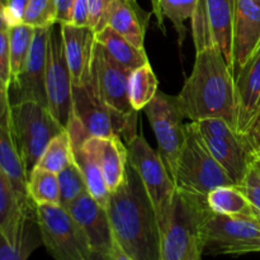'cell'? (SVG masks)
I'll return each mask as SVG.
<instances>
[{"instance_id":"32","label":"cell","mask_w":260,"mask_h":260,"mask_svg":"<svg viewBox=\"0 0 260 260\" xmlns=\"http://www.w3.org/2000/svg\"><path fill=\"white\" fill-rule=\"evenodd\" d=\"M60 184V205L68 207L76 198L88 192L85 179L75 160L57 174Z\"/></svg>"},{"instance_id":"50","label":"cell","mask_w":260,"mask_h":260,"mask_svg":"<svg viewBox=\"0 0 260 260\" xmlns=\"http://www.w3.org/2000/svg\"><path fill=\"white\" fill-rule=\"evenodd\" d=\"M258 119H259V118H258Z\"/></svg>"},{"instance_id":"28","label":"cell","mask_w":260,"mask_h":260,"mask_svg":"<svg viewBox=\"0 0 260 260\" xmlns=\"http://www.w3.org/2000/svg\"><path fill=\"white\" fill-rule=\"evenodd\" d=\"M207 202L215 213L255 217V211L253 206L236 185H222V187L215 188L207 194Z\"/></svg>"},{"instance_id":"35","label":"cell","mask_w":260,"mask_h":260,"mask_svg":"<svg viewBox=\"0 0 260 260\" xmlns=\"http://www.w3.org/2000/svg\"><path fill=\"white\" fill-rule=\"evenodd\" d=\"M243 192V194L248 198L250 205L255 211V216L260 215V170L253 167L249 169L243 182L236 185Z\"/></svg>"},{"instance_id":"23","label":"cell","mask_w":260,"mask_h":260,"mask_svg":"<svg viewBox=\"0 0 260 260\" xmlns=\"http://www.w3.org/2000/svg\"><path fill=\"white\" fill-rule=\"evenodd\" d=\"M95 41L111 60L127 70L132 71L150 62L144 48L136 47L108 25L95 32Z\"/></svg>"},{"instance_id":"13","label":"cell","mask_w":260,"mask_h":260,"mask_svg":"<svg viewBox=\"0 0 260 260\" xmlns=\"http://www.w3.org/2000/svg\"><path fill=\"white\" fill-rule=\"evenodd\" d=\"M46 95L50 112L66 128L73 113V80L58 23L51 25L48 33Z\"/></svg>"},{"instance_id":"4","label":"cell","mask_w":260,"mask_h":260,"mask_svg":"<svg viewBox=\"0 0 260 260\" xmlns=\"http://www.w3.org/2000/svg\"><path fill=\"white\" fill-rule=\"evenodd\" d=\"M137 114L122 113L108 106L99 98L90 81L85 85H73V113L69 124L75 127L84 140L117 136L129 144L139 135Z\"/></svg>"},{"instance_id":"8","label":"cell","mask_w":260,"mask_h":260,"mask_svg":"<svg viewBox=\"0 0 260 260\" xmlns=\"http://www.w3.org/2000/svg\"><path fill=\"white\" fill-rule=\"evenodd\" d=\"M260 253V222L254 216L210 213L203 238V255Z\"/></svg>"},{"instance_id":"24","label":"cell","mask_w":260,"mask_h":260,"mask_svg":"<svg viewBox=\"0 0 260 260\" xmlns=\"http://www.w3.org/2000/svg\"><path fill=\"white\" fill-rule=\"evenodd\" d=\"M29 216L35 215L24 212L12 183L0 170V231L9 240H17Z\"/></svg>"},{"instance_id":"19","label":"cell","mask_w":260,"mask_h":260,"mask_svg":"<svg viewBox=\"0 0 260 260\" xmlns=\"http://www.w3.org/2000/svg\"><path fill=\"white\" fill-rule=\"evenodd\" d=\"M60 25L73 85H85L91 78V65L96 43L95 30L91 27H79L71 23Z\"/></svg>"},{"instance_id":"33","label":"cell","mask_w":260,"mask_h":260,"mask_svg":"<svg viewBox=\"0 0 260 260\" xmlns=\"http://www.w3.org/2000/svg\"><path fill=\"white\" fill-rule=\"evenodd\" d=\"M198 0H160V10L164 18H168L178 33L179 46L184 42L187 29L185 22L193 17Z\"/></svg>"},{"instance_id":"42","label":"cell","mask_w":260,"mask_h":260,"mask_svg":"<svg viewBox=\"0 0 260 260\" xmlns=\"http://www.w3.org/2000/svg\"><path fill=\"white\" fill-rule=\"evenodd\" d=\"M245 136L249 145L253 149L254 154H260V117L258 121L254 123V126L249 129V132Z\"/></svg>"},{"instance_id":"26","label":"cell","mask_w":260,"mask_h":260,"mask_svg":"<svg viewBox=\"0 0 260 260\" xmlns=\"http://www.w3.org/2000/svg\"><path fill=\"white\" fill-rule=\"evenodd\" d=\"M71 145H73L74 160H75V162L79 165L81 173H83L86 188H88V193L96 202L106 207L109 196H111V190L107 187V183L104 180L101 169L96 165V162L94 161L93 157L86 152L81 142L71 141Z\"/></svg>"},{"instance_id":"31","label":"cell","mask_w":260,"mask_h":260,"mask_svg":"<svg viewBox=\"0 0 260 260\" xmlns=\"http://www.w3.org/2000/svg\"><path fill=\"white\" fill-rule=\"evenodd\" d=\"M36 28L19 23L9 27V50H10V68H12V81L17 78L23 70L30 46L35 37Z\"/></svg>"},{"instance_id":"3","label":"cell","mask_w":260,"mask_h":260,"mask_svg":"<svg viewBox=\"0 0 260 260\" xmlns=\"http://www.w3.org/2000/svg\"><path fill=\"white\" fill-rule=\"evenodd\" d=\"M211 212L207 197L177 188L167 215L159 222L160 260L202 258L205 228Z\"/></svg>"},{"instance_id":"25","label":"cell","mask_w":260,"mask_h":260,"mask_svg":"<svg viewBox=\"0 0 260 260\" xmlns=\"http://www.w3.org/2000/svg\"><path fill=\"white\" fill-rule=\"evenodd\" d=\"M42 244L37 218L29 216L25 220L19 238L12 241L0 231V260H28L30 254Z\"/></svg>"},{"instance_id":"29","label":"cell","mask_w":260,"mask_h":260,"mask_svg":"<svg viewBox=\"0 0 260 260\" xmlns=\"http://www.w3.org/2000/svg\"><path fill=\"white\" fill-rule=\"evenodd\" d=\"M27 189L36 206L60 205V184L55 173L36 167L28 175Z\"/></svg>"},{"instance_id":"16","label":"cell","mask_w":260,"mask_h":260,"mask_svg":"<svg viewBox=\"0 0 260 260\" xmlns=\"http://www.w3.org/2000/svg\"><path fill=\"white\" fill-rule=\"evenodd\" d=\"M260 46L259 0H235L233 22V69L234 76Z\"/></svg>"},{"instance_id":"6","label":"cell","mask_w":260,"mask_h":260,"mask_svg":"<svg viewBox=\"0 0 260 260\" xmlns=\"http://www.w3.org/2000/svg\"><path fill=\"white\" fill-rule=\"evenodd\" d=\"M65 129L43 104L24 101L10 107V134L28 175L51 140Z\"/></svg>"},{"instance_id":"40","label":"cell","mask_w":260,"mask_h":260,"mask_svg":"<svg viewBox=\"0 0 260 260\" xmlns=\"http://www.w3.org/2000/svg\"><path fill=\"white\" fill-rule=\"evenodd\" d=\"M74 3H75V0H53L56 12V23H58V24L71 23Z\"/></svg>"},{"instance_id":"2","label":"cell","mask_w":260,"mask_h":260,"mask_svg":"<svg viewBox=\"0 0 260 260\" xmlns=\"http://www.w3.org/2000/svg\"><path fill=\"white\" fill-rule=\"evenodd\" d=\"M112 234L134 260H160V229L156 211L141 179L128 164L123 183L107 202Z\"/></svg>"},{"instance_id":"22","label":"cell","mask_w":260,"mask_h":260,"mask_svg":"<svg viewBox=\"0 0 260 260\" xmlns=\"http://www.w3.org/2000/svg\"><path fill=\"white\" fill-rule=\"evenodd\" d=\"M0 170L12 183L19 202L27 215H36V205L28 194V174L12 134L0 124Z\"/></svg>"},{"instance_id":"39","label":"cell","mask_w":260,"mask_h":260,"mask_svg":"<svg viewBox=\"0 0 260 260\" xmlns=\"http://www.w3.org/2000/svg\"><path fill=\"white\" fill-rule=\"evenodd\" d=\"M71 24L79 27H90V10L88 0H75L71 15Z\"/></svg>"},{"instance_id":"20","label":"cell","mask_w":260,"mask_h":260,"mask_svg":"<svg viewBox=\"0 0 260 260\" xmlns=\"http://www.w3.org/2000/svg\"><path fill=\"white\" fill-rule=\"evenodd\" d=\"M83 147L99 167L111 193L116 190L126 178L128 167L127 145L117 136L88 137L83 142Z\"/></svg>"},{"instance_id":"21","label":"cell","mask_w":260,"mask_h":260,"mask_svg":"<svg viewBox=\"0 0 260 260\" xmlns=\"http://www.w3.org/2000/svg\"><path fill=\"white\" fill-rule=\"evenodd\" d=\"M150 18L151 13L142 9L136 0H113L104 17V27L108 25L136 47L145 50Z\"/></svg>"},{"instance_id":"12","label":"cell","mask_w":260,"mask_h":260,"mask_svg":"<svg viewBox=\"0 0 260 260\" xmlns=\"http://www.w3.org/2000/svg\"><path fill=\"white\" fill-rule=\"evenodd\" d=\"M235 0H198L193 17L192 36L196 52L217 47L233 63V22Z\"/></svg>"},{"instance_id":"43","label":"cell","mask_w":260,"mask_h":260,"mask_svg":"<svg viewBox=\"0 0 260 260\" xmlns=\"http://www.w3.org/2000/svg\"><path fill=\"white\" fill-rule=\"evenodd\" d=\"M152 5V14L156 17L157 25L160 29L165 33V24H164V15H162L161 10H160V0H150Z\"/></svg>"},{"instance_id":"45","label":"cell","mask_w":260,"mask_h":260,"mask_svg":"<svg viewBox=\"0 0 260 260\" xmlns=\"http://www.w3.org/2000/svg\"><path fill=\"white\" fill-rule=\"evenodd\" d=\"M86 260H112V258H111V253L91 250Z\"/></svg>"},{"instance_id":"10","label":"cell","mask_w":260,"mask_h":260,"mask_svg":"<svg viewBox=\"0 0 260 260\" xmlns=\"http://www.w3.org/2000/svg\"><path fill=\"white\" fill-rule=\"evenodd\" d=\"M128 164L141 179L155 211L157 221L167 215L177 187L172 175L168 172L159 152L155 151L142 135H137L127 144Z\"/></svg>"},{"instance_id":"41","label":"cell","mask_w":260,"mask_h":260,"mask_svg":"<svg viewBox=\"0 0 260 260\" xmlns=\"http://www.w3.org/2000/svg\"><path fill=\"white\" fill-rule=\"evenodd\" d=\"M10 103L9 93L0 83V124L10 131Z\"/></svg>"},{"instance_id":"14","label":"cell","mask_w":260,"mask_h":260,"mask_svg":"<svg viewBox=\"0 0 260 260\" xmlns=\"http://www.w3.org/2000/svg\"><path fill=\"white\" fill-rule=\"evenodd\" d=\"M50 28H36L29 55L23 70L9 88L10 103L32 101L47 107L46 95V63Z\"/></svg>"},{"instance_id":"48","label":"cell","mask_w":260,"mask_h":260,"mask_svg":"<svg viewBox=\"0 0 260 260\" xmlns=\"http://www.w3.org/2000/svg\"><path fill=\"white\" fill-rule=\"evenodd\" d=\"M196 260H202V258H198V259H196Z\"/></svg>"},{"instance_id":"18","label":"cell","mask_w":260,"mask_h":260,"mask_svg":"<svg viewBox=\"0 0 260 260\" xmlns=\"http://www.w3.org/2000/svg\"><path fill=\"white\" fill-rule=\"evenodd\" d=\"M238 131L246 135L260 117V46L235 76Z\"/></svg>"},{"instance_id":"11","label":"cell","mask_w":260,"mask_h":260,"mask_svg":"<svg viewBox=\"0 0 260 260\" xmlns=\"http://www.w3.org/2000/svg\"><path fill=\"white\" fill-rule=\"evenodd\" d=\"M157 142V152L168 172L174 175L178 157L185 140V124L177 95L159 90L144 108Z\"/></svg>"},{"instance_id":"9","label":"cell","mask_w":260,"mask_h":260,"mask_svg":"<svg viewBox=\"0 0 260 260\" xmlns=\"http://www.w3.org/2000/svg\"><path fill=\"white\" fill-rule=\"evenodd\" d=\"M196 124L212 156L228 173L234 185L240 184L253 167L255 156L245 135L222 119H203Z\"/></svg>"},{"instance_id":"15","label":"cell","mask_w":260,"mask_h":260,"mask_svg":"<svg viewBox=\"0 0 260 260\" xmlns=\"http://www.w3.org/2000/svg\"><path fill=\"white\" fill-rule=\"evenodd\" d=\"M131 70L122 68L107 56L95 43L91 65L90 84L99 98L108 106L126 114L139 113L131 107L128 99V79Z\"/></svg>"},{"instance_id":"27","label":"cell","mask_w":260,"mask_h":260,"mask_svg":"<svg viewBox=\"0 0 260 260\" xmlns=\"http://www.w3.org/2000/svg\"><path fill=\"white\" fill-rule=\"evenodd\" d=\"M159 91V80L147 62L131 71L128 79V99L136 112L144 111Z\"/></svg>"},{"instance_id":"44","label":"cell","mask_w":260,"mask_h":260,"mask_svg":"<svg viewBox=\"0 0 260 260\" xmlns=\"http://www.w3.org/2000/svg\"><path fill=\"white\" fill-rule=\"evenodd\" d=\"M111 258L112 260H134L131 256L127 255V254L122 250V248L116 243V241H114L113 246H112Z\"/></svg>"},{"instance_id":"36","label":"cell","mask_w":260,"mask_h":260,"mask_svg":"<svg viewBox=\"0 0 260 260\" xmlns=\"http://www.w3.org/2000/svg\"><path fill=\"white\" fill-rule=\"evenodd\" d=\"M0 83L9 93L12 84V68H10V50H9V32H0Z\"/></svg>"},{"instance_id":"30","label":"cell","mask_w":260,"mask_h":260,"mask_svg":"<svg viewBox=\"0 0 260 260\" xmlns=\"http://www.w3.org/2000/svg\"><path fill=\"white\" fill-rule=\"evenodd\" d=\"M74 160L73 145L68 129L53 137L41 155L36 167L58 174Z\"/></svg>"},{"instance_id":"17","label":"cell","mask_w":260,"mask_h":260,"mask_svg":"<svg viewBox=\"0 0 260 260\" xmlns=\"http://www.w3.org/2000/svg\"><path fill=\"white\" fill-rule=\"evenodd\" d=\"M65 208L84 231L91 250L111 253L114 239L104 206L86 192Z\"/></svg>"},{"instance_id":"47","label":"cell","mask_w":260,"mask_h":260,"mask_svg":"<svg viewBox=\"0 0 260 260\" xmlns=\"http://www.w3.org/2000/svg\"><path fill=\"white\" fill-rule=\"evenodd\" d=\"M254 167L260 170V154H255L254 156Z\"/></svg>"},{"instance_id":"49","label":"cell","mask_w":260,"mask_h":260,"mask_svg":"<svg viewBox=\"0 0 260 260\" xmlns=\"http://www.w3.org/2000/svg\"><path fill=\"white\" fill-rule=\"evenodd\" d=\"M259 3H260V0H259Z\"/></svg>"},{"instance_id":"5","label":"cell","mask_w":260,"mask_h":260,"mask_svg":"<svg viewBox=\"0 0 260 260\" xmlns=\"http://www.w3.org/2000/svg\"><path fill=\"white\" fill-rule=\"evenodd\" d=\"M173 180L178 189L205 197L215 188L234 185L228 173L208 150L196 122L185 124V140Z\"/></svg>"},{"instance_id":"7","label":"cell","mask_w":260,"mask_h":260,"mask_svg":"<svg viewBox=\"0 0 260 260\" xmlns=\"http://www.w3.org/2000/svg\"><path fill=\"white\" fill-rule=\"evenodd\" d=\"M36 218L42 244L55 260H86L91 248L73 216L60 205H37Z\"/></svg>"},{"instance_id":"34","label":"cell","mask_w":260,"mask_h":260,"mask_svg":"<svg viewBox=\"0 0 260 260\" xmlns=\"http://www.w3.org/2000/svg\"><path fill=\"white\" fill-rule=\"evenodd\" d=\"M22 23L33 28H47L55 24L53 0H28Z\"/></svg>"},{"instance_id":"1","label":"cell","mask_w":260,"mask_h":260,"mask_svg":"<svg viewBox=\"0 0 260 260\" xmlns=\"http://www.w3.org/2000/svg\"><path fill=\"white\" fill-rule=\"evenodd\" d=\"M190 122L222 119L238 131V103L233 69L217 47L196 52L192 74L177 95Z\"/></svg>"},{"instance_id":"38","label":"cell","mask_w":260,"mask_h":260,"mask_svg":"<svg viewBox=\"0 0 260 260\" xmlns=\"http://www.w3.org/2000/svg\"><path fill=\"white\" fill-rule=\"evenodd\" d=\"M113 0H88L90 10V27L95 32L104 27V17Z\"/></svg>"},{"instance_id":"46","label":"cell","mask_w":260,"mask_h":260,"mask_svg":"<svg viewBox=\"0 0 260 260\" xmlns=\"http://www.w3.org/2000/svg\"><path fill=\"white\" fill-rule=\"evenodd\" d=\"M9 29V25H8L7 19H5V14H4V8H3L2 0H0V32L3 30Z\"/></svg>"},{"instance_id":"37","label":"cell","mask_w":260,"mask_h":260,"mask_svg":"<svg viewBox=\"0 0 260 260\" xmlns=\"http://www.w3.org/2000/svg\"><path fill=\"white\" fill-rule=\"evenodd\" d=\"M27 3L28 0H2L5 19H7L9 27L23 22V15H24Z\"/></svg>"}]
</instances>
